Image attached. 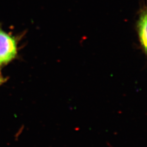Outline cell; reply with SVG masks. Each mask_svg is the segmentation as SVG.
I'll return each mask as SVG.
<instances>
[{
    "instance_id": "obj_1",
    "label": "cell",
    "mask_w": 147,
    "mask_h": 147,
    "mask_svg": "<svg viewBox=\"0 0 147 147\" xmlns=\"http://www.w3.org/2000/svg\"><path fill=\"white\" fill-rule=\"evenodd\" d=\"M16 54V39L0 28V65L10 62Z\"/></svg>"
},
{
    "instance_id": "obj_2",
    "label": "cell",
    "mask_w": 147,
    "mask_h": 147,
    "mask_svg": "<svg viewBox=\"0 0 147 147\" xmlns=\"http://www.w3.org/2000/svg\"><path fill=\"white\" fill-rule=\"evenodd\" d=\"M137 31L141 46L144 53H147V14L145 6L142 7L139 12L138 19L137 22Z\"/></svg>"
},
{
    "instance_id": "obj_3",
    "label": "cell",
    "mask_w": 147,
    "mask_h": 147,
    "mask_svg": "<svg viewBox=\"0 0 147 147\" xmlns=\"http://www.w3.org/2000/svg\"><path fill=\"white\" fill-rule=\"evenodd\" d=\"M2 82H3V79H2V76H1V74H0V84H1Z\"/></svg>"
}]
</instances>
